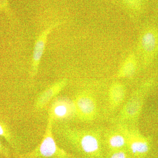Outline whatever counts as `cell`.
<instances>
[{
    "instance_id": "6da1fadb",
    "label": "cell",
    "mask_w": 158,
    "mask_h": 158,
    "mask_svg": "<svg viewBox=\"0 0 158 158\" xmlns=\"http://www.w3.org/2000/svg\"><path fill=\"white\" fill-rule=\"evenodd\" d=\"M65 154L57 146L52 136H46L36 150L26 158H62Z\"/></svg>"
},
{
    "instance_id": "7a4b0ae2",
    "label": "cell",
    "mask_w": 158,
    "mask_h": 158,
    "mask_svg": "<svg viewBox=\"0 0 158 158\" xmlns=\"http://www.w3.org/2000/svg\"><path fill=\"white\" fill-rule=\"evenodd\" d=\"M140 47L143 55L151 59L158 52V33L154 29H150L142 34Z\"/></svg>"
},
{
    "instance_id": "3957f363",
    "label": "cell",
    "mask_w": 158,
    "mask_h": 158,
    "mask_svg": "<svg viewBox=\"0 0 158 158\" xmlns=\"http://www.w3.org/2000/svg\"><path fill=\"white\" fill-rule=\"evenodd\" d=\"M59 24V23H58L50 26L40 34L39 37L36 40L34 45L32 59V68L34 73L37 71L39 67L40 60L42 58L45 49L48 34Z\"/></svg>"
},
{
    "instance_id": "277c9868",
    "label": "cell",
    "mask_w": 158,
    "mask_h": 158,
    "mask_svg": "<svg viewBox=\"0 0 158 158\" xmlns=\"http://www.w3.org/2000/svg\"><path fill=\"white\" fill-rule=\"evenodd\" d=\"M81 145L82 150L87 153H92L96 152L98 148V143L95 137L90 135H87L82 138Z\"/></svg>"
},
{
    "instance_id": "5b68a950",
    "label": "cell",
    "mask_w": 158,
    "mask_h": 158,
    "mask_svg": "<svg viewBox=\"0 0 158 158\" xmlns=\"http://www.w3.org/2000/svg\"><path fill=\"white\" fill-rule=\"evenodd\" d=\"M136 67V60L134 55H131L126 59L122 66L119 75L121 77H126L132 74Z\"/></svg>"
},
{
    "instance_id": "8992f818",
    "label": "cell",
    "mask_w": 158,
    "mask_h": 158,
    "mask_svg": "<svg viewBox=\"0 0 158 158\" xmlns=\"http://www.w3.org/2000/svg\"><path fill=\"white\" fill-rule=\"evenodd\" d=\"M78 106L82 113L86 114L93 113L95 106L93 101L88 97H82L77 102Z\"/></svg>"
},
{
    "instance_id": "52a82bcc",
    "label": "cell",
    "mask_w": 158,
    "mask_h": 158,
    "mask_svg": "<svg viewBox=\"0 0 158 158\" xmlns=\"http://www.w3.org/2000/svg\"><path fill=\"white\" fill-rule=\"evenodd\" d=\"M131 149L134 153H144L148 151V147L146 142L135 141L131 145Z\"/></svg>"
},
{
    "instance_id": "ba28073f",
    "label": "cell",
    "mask_w": 158,
    "mask_h": 158,
    "mask_svg": "<svg viewBox=\"0 0 158 158\" xmlns=\"http://www.w3.org/2000/svg\"><path fill=\"white\" fill-rule=\"evenodd\" d=\"M110 144L113 148L122 147L125 144V139L123 136L117 135L110 138Z\"/></svg>"
},
{
    "instance_id": "9c48e42d",
    "label": "cell",
    "mask_w": 158,
    "mask_h": 158,
    "mask_svg": "<svg viewBox=\"0 0 158 158\" xmlns=\"http://www.w3.org/2000/svg\"><path fill=\"white\" fill-rule=\"evenodd\" d=\"M122 1L131 9L135 10L141 9L144 3V0H122Z\"/></svg>"
},
{
    "instance_id": "30bf717a",
    "label": "cell",
    "mask_w": 158,
    "mask_h": 158,
    "mask_svg": "<svg viewBox=\"0 0 158 158\" xmlns=\"http://www.w3.org/2000/svg\"><path fill=\"white\" fill-rule=\"evenodd\" d=\"M68 112L67 107L63 104H59L55 107L54 114L59 117H63L66 116Z\"/></svg>"
},
{
    "instance_id": "8fae6325",
    "label": "cell",
    "mask_w": 158,
    "mask_h": 158,
    "mask_svg": "<svg viewBox=\"0 0 158 158\" xmlns=\"http://www.w3.org/2000/svg\"><path fill=\"white\" fill-rule=\"evenodd\" d=\"M111 158H127L124 152H119L113 154Z\"/></svg>"
},
{
    "instance_id": "7c38bea8",
    "label": "cell",
    "mask_w": 158,
    "mask_h": 158,
    "mask_svg": "<svg viewBox=\"0 0 158 158\" xmlns=\"http://www.w3.org/2000/svg\"><path fill=\"white\" fill-rule=\"evenodd\" d=\"M7 4V0H0V8H3L6 7Z\"/></svg>"
},
{
    "instance_id": "4fadbf2b",
    "label": "cell",
    "mask_w": 158,
    "mask_h": 158,
    "mask_svg": "<svg viewBox=\"0 0 158 158\" xmlns=\"http://www.w3.org/2000/svg\"><path fill=\"white\" fill-rule=\"evenodd\" d=\"M4 135V131L2 127L0 124V135L3 136Z\"/></svg>"
},
{
    "instance_id": "5bb4252c",
    "label": "cell",
    "mask_w": 158,
    "mask_h": 158,
    "mask_svg": "<svg viewBox=\"0 0 158 158\" xmlns=\"http://www.w3.org/2000/svg\"><path fill=\"white\" fill-rule=\"evenodd\" d=\"M2 148V145H1V142H0V148Z\"/></svg>"
}]
</instances>
